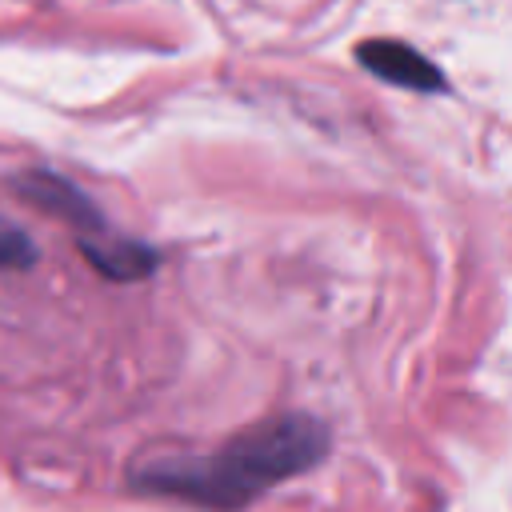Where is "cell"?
I'll list each match as a JSON object with an SVG mask.
<instances>
[{
    "label": "cell",
    "instance_id": "obj_2",
    "mask_svg": "<svg viewBox=\"0 0 512 512\" xmlns=\"http://www.w3.org/2000/svg\"><path fill=\"white\" fill-rule=\"evenodd\" d=\"M356 60L368 72H376L380 80L408 88V92H440L444 88L440 68L404 40H364V44H356Z\"/></svg>",
    "mask_w": 512,
    "mask_h": 512
},
{
    "label": "cell",
    "instance_id": "obj_1",
    "mask_svg": "<svg viewBox=\"0 0 512 512\" xmlns=\"http://www.w3.org/2000/svg\"><path fill=\"white\" fill-rule=\"evenodd\" d=\"M328 452V428L316 416H280L232 436L208 456H160L132 468V488L176 496L212 512H240L268 488L316 468Z\"/></svg>",
    "mask_w": 512,
    "mask_h": 512
},
{
    "label": "cell",
    "instance_id": "obj_3",
    "mask_svg": "<svg viewBox=\"0 0 512 512\" xmlns=\"http://www.w3.org/2000/svg\"><path fill=\"white\" fill-rule=\"evenodd\" d=\"M16 188H20V196H24L28 204H36V208H44V212H52V216H64V220H72L76 228H84V236L104 232V216L96 212V204H92L76 184L60 180V176H52V172H28Z\"/></svg>",
    "mask_w": 512,
    "mask_h": 512
},
{
    "label": "cell",
    "instance_id": "obj_4",
    "mask_svg": "<svg viewBox=\"0 0 512 512\" xmlns=\"http://www.w3.org/2000/svg\"><path fill=\"white\" fill-rule=\"evenodd\" d=\"M80 252L88 256V264L108 276V280H140L156 268V252L140 240H128V236H116V232H92V236H80Z\"/></svg>",
    "mask_w": 512,
    "mask_h": 512
},
{
    "label": "cell",
    "instance_id": "obj_5",
    "mask_svg": "<svg viewBox=\"0 0 512 512\" xmlns=\"http://www.w3.org/2000/svg\"><path fill=\"white\" fill-rule=\"evenodd\" d=\"M36 264V240L0 216V268H32Z\"/></svg>",
    "mask_w": 512,
    "mask_h": 512
}]
</instances>
